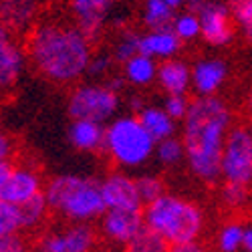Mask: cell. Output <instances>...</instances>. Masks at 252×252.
<instances>
[{
  "label": "cell",
  "mask_w": 252,
  "mask_h": 252,
  "mask_svg": "<svg viewBox=\"0 0 252 252\" xmlns=\"http://www.w3.org/2000/svg\"><path fill=\"white\" fill-rule=\"evenodd\" d=\"M167 252H210L208 246L200 240V242H188V244H176V246H170Z\"/></svg>",
  "instance_id": "37"
},
{
  "label": "cell",
  "mask_w": 252,
  "mask_h": 252,
  "mask_svg": "<svg viewBox=\"0 0 252 252\" xmlns=\"http://www.w3.org/2000/svg\"><path fill=\"white\" fill-rule=\"evenodd\" d=\"M163 2H165L167 6H172V8L178 12L180 8H184V6L188 4V0H163Z\"/></svg>",
  "instance_id": "41"
},
{
  "label": "cell",
  "mask_w": 252,
  "mask_h": 252,
  "mask_svg": "<svg viewBox=\"0 0 252 252\" xmlns=\"http://www.w3.org/2000/svg\"><path fill=\"white\" fill-rule=\"evenodd\" d=\"M180 49H182V40L176 36L172 27L161 31H145L143 34H139V53L154 61L163 63L176 59Z\"/></svg>",
  "instance_id": "18"
},
{
  "label": "cell",
  "mask_w": 252,
  "mask_h": 252,
  "mask_svg": "<svg viewBox=\"0 0 252 252\" xmlns=\"http://www.w3.org/2000/svg\"><path fill=\"white\" fill-rule=\"evenodd\" d=\"M167 250H170V244L148 226L123 248V252H167Z\"/></svg>",
  "instance_id": "30"
},
{
  "label": "cell",
  "mask_w": 252,
  "mask_h": 252,
  "mask_svg": "<svg viewBox=\"0 0 252 252\" xmlns=\"http://www.w3.org/2000/svg\"><path fill=\"white\" fill-rule=\"evenodd\" d=\"M206 2H208V0H188V6H190V10H196L202 4H206Z\"/></svg>",
  "instance_id": "42"
},
{
  "label": "cell",
  "mask_w": 252,
  "mask_h": 252,
  "mask_svg": "<svg viewBox=\"0 0 252 252\" xmlns=\"http://www.w3.org/2000/svg\"><path fill=\"white\" fill-rule=\"evenodd\" d=\"M220 182L252 188V125L246 121H236L226 137Z\"/></svg>",
  "instance_id": "7"
},
{
  "label": "cell",
  "mask_w": 252,
  "mask_h": 252,
  "mask_svg": "<svg viewBox=\"0 0 252 252\" xmlns=\"http://www.w3.org/2000/svg\"><path fill=\"white\" fill-rule=\"evenodd\" d=\"M10 167H12V161L10 163H0V192H2V188L6 184V178L10 174Z\"/></svg>",
  "instance_id": "40"
},
{
  "label": "cell",
  "mask_w": 252,
  "mask_h": 252,
  "mask_svg": "<svg viewBox=\"0 0 252 252\" xmlns=\"http://www.w3.org/2000/svg\"><path fill=\"white\" fill-rule=\"evenodd\" d=\"M158 85L161 91L172 97V95H182L188 97L192 89V67L190 63H186L184 59H170L159 63L158 67Z\"/></svg>",
  "instance_id": "17"
},
{
  "label": "cell",
  "mask_w": 252,
  "mask_h": 252,
  "mask_svg": "<svg viewBox=\"0 0 252 252\" xmlns=\"http://www.w3.org/2000/svg\"><path fill=\"white\" fill-rule=\"evenodd\" d=\"M248 123H250V121H248ZM250 125H252V123H250Z\"/></svg>",
  "instance_id": "44"
},
{
  "label": "cell",
  "mask_w": 252,
  "mask_h": 252,
  "mask_svg": "<svg viewBox=\"0 0 252 252\" xmlns=\"http://www.w3.org/2000/svg\"><path fill=\"white\" fill-rule=\"evenodd\" d=\"M145 226L159 234L170 246L200 242L206 232L204 208L180 194L165 192L156 202L143 208Z\"/></svg>",
  "instance_id": "4"
},
{
  "label": "cell",
  "mask_w": 252,
  "mask_h": 252,
  "mask_svg": "<svg viewBox=\"0 0 252 252\" xmlns=\"http://www.w3.org/2000/svg\"><path fill=\"white\" fill-rule=\"evenodd\" d=\"M246 252H252V222H246V228H244V248Z\"/></svg>",
  "instance_id": "39"
},
{
  "label": "cell",
  "mask_w": 252,
  "mask_h": 252,
  "mask_svg": "<svg viewBox=\"0 0 252 252\" xmlns=\"http://www.w3.org/2000/svg\"><path fill=\"white\" fill-rule=\"evenodd\" d=\"M236 123L234 111L222 97H192L182 121V143L190 174L208 186L220 182L226 137Z\"/></svg>",
  "instance_id": "2"
},
{
  "label": "cell",
  "mask_w": 252,
  "mask_h": 252,
  "mask_svg": "<svg viewBox=\"0 0 252 252\" xmlns=\"http://www.w3.org/2000/svg\"><path fill=\"white\" fill-rule=\"evenodd\" d=\"M228 8L232 14L236 32L252 45V0H228Z\"/></svg>",
  "instance_id": "25"
},
{
  "label": "cell",
  "mask_w": 252,
  "mask_h": 252,
  "mask_svg": "<svg viewBox=\"0 0 252 252\" xmlns=\"http://www.w3.org/2000/svg\"><path fill=\"white\" fill-rule=\"evenodd\" d=\"M20 222H23V234L31 236L36 234V238L49 228V220H51V208L45 200V194L34 198L32 202L20 206Z\"/></svg>",
  "instance_id": "21"
},
{
  "label": "cell",
  "mask_w": 252,
  "mask_h": 252,
  "mask_svg": "<svg viewBox=\"0 0 252 252\" xmlns=\"http://www.w3.org/2000/svg\"><path fill=\"white\" fill-rule=\"evenodd\" d=\"M158 141L143 127L137 115H119L105 125L103 154L115 170L127 172L143 167L156 156Z\"/></svg>",
  "instance_id": "5"
},
{
  "label": "cell",
  "mask_w": 252,
  "mask_h": 252,
  "mask_svg": "<svg viewBox=\"0 0 252 252\" xmlns=\"http://www.w3.org/2000/svg\"><path fill=\"white\" fill-rule=\"evenodd\" d=\"M244 111H246V115H248V121L252 123V83H250L246 95H244Z\"/></svg>",
  "instance_id": "38"
},
{
  "label": "cell",
  "mask_w": 252,
  "mask_h": 252,
  "mask_svg": "<svg viewBox=\"0 0 252 252\" xmlns=\"http://www.w3.org/2000/svg\"><path fill=\"white\" fill-rule=\"evenodd\" d=\"M190 97H182V95H172V97H165L161 107L165 109V113L170 115L174 121H184V117L188 115V109H190Z\"/></svg>",
  "instance_id": "34"
},
{
  "label": "cell",
  "mask_w": 252,
  "mask_h": 252,
  "mask_svg": "<svg viewBox=\"0 0 252 252\" xmlns=\"http://www.w3.org/2000/svg\"><path fill=\"white\" fill-rule=\"evenodd\" d=\"M176 10L172 6H167L163 0H143L141 6V23L145 31H161V29H170Z\"/></svg>",
  "instance_id": "23"
},
{
  "label": "cell",
  "mask_w": 252,
  "mask_h": 252,
  "mask_svg": "<svg viewBox=\"0 0 252 252\" xmlns=\"http://www.w3.org/2000/svg\"><path fill=\"white\" fill-rule=\"evenodd\" d=\"M40 10V0H0V18L14 38L27 36L36 27L43 18Z\"/></svg>",
  "instance_id": "14"
},
{
  "label": "cell",
  "mask_w": 252,
  "mask_h": 252,
  "mask_svg": "<svg viewBox=\"0 0 252 252\" xmlns=\"http://www.w3.org/2000/svg\"><path fill=\"white\" fill-rule=\"evenodd\" d=\"M29 246L31 244L25 234H12L0 238V252H27Z\"/></svg>",
  "instance_id": "35"
},
{
  "label": "cell",
  "mask_w": 252,
  "mask_h": 252,
  "mask_svg": "<svg viewBox=\"0 0 252 252\" xmlns=\"http://www.w3.org/2000/svg\"><path fill=\"white\" fill-rule=\"evenodd\" d=\"M27 252H49V250H47V248H43V246H40V244L36 242V244H31V246L27 248Z\"/></svg>",
  "instance_id": "43"
},
{
  "label": "cell",
  "mask_w": 252,
  "mask_h": 252,
  "mask_svg": "<svg viewBox=\"0 0 252 252\" xmlns=\"http://www.w3.org/2000/svg\"><path fill=\"white\" fill-rule=\"evenodd\" d=\"M196 14L200 18V29H202V40L210 47H228L236 38V27L232 14H230L228 4L216 2V0H208L206 4L196 8Z\"/></svg>",
  "instance_id": "10"
},
{
  "label": "cell",
  "mask_w": 252,
  "mask_h": 252,
  "mask_svg": "<svg viewBox=\"0 0 252 252\" xmlns=\"http://www.w3.org/2000/svg\"><path fill=\"white\" fill-rule=\"evenodd\" d=\"M67 139L71 143V148L83 154H97L103 152L105 143V125L95 123V121H71L67 129Z\"/></svg>",
  "instance_id": "19"
},
{
  "label": "cell",
  "mask_w": 252,
  "mask_h": 252,
  "mask_svg": "<svg viewBox=\"0 0 252 252\" xmlns=\"http://www.w3.org/2000/svg\"><path fill=\"white\" fill-rule=\"evenodd\" d=\"M228 81V63L220 57H204L192 65V89L196 97H216Z\"/></svg>",
  "instance_id": "15"
},
{
  "label": "cell",
  "mask_w": 252,
  "mask_h": 252,
  "mask_svg": "<svg viewBox=\"0 0 252 252\" xmlns=\"http://www.w3.org/2000/svg\"><path fill=\"white\" fill-rule=\"evenodd\" d=\"M115 65V61L111 57V53H93V59L89 63V69H87V77L91 79H103L111 73Z\"/></svg>",
  "instance_id": "33"
},
{
  "label": "cell",
  "mask_w": 252,
  "mask_h": 252,
  "mask_svg": "<svg viewBox=\"0 0 252 252\" xmlns=\"http://www.w3.org/2000/svg\"><path fill=\"white\" fill-rule=\"evenodd\" d=\"M121 95L105 83H77L67 97V113L73 121H95L107 125L117 117Z\"/></svg>",
  "instance_id": "6"
},
{
  "label": "cell",
  "mask_w": 252,
  "mask_h": 252,
  "mask_svg": "<svg viewBox=\"0 0 252 252\" xmlns=\"http://www.w3.org/2000/svg\"><path fill=\"white\" fill-rule=\"evenodd\" d=\"M23 234V222H20V210L0 200V238Z\"/></svg>",
  "instance_id": "32"
},
{
  "label": "cell",
  "mask_w": 252,
  "mask_h": 252,
  "mask_svg": "<svg viewBox=\"0 0 252 252\" xmlns=\"http://www.w3.org/2000/svg\"><path fill=\"white\" fill-rule=\"evenodd\" d=\"M244 228L246 222L238 218H228L222 222L214 236V246L218 252H238L244 248Z\"/></svg>",
  "instance_id": "24"
},
{
  "label": "cell",
  "mask_w": 252,
  "mask_h": 252,
  "mask_svg": "<svg viewBox=\"0 0 252 252\" xmlns=\"http://www.w3.org/2000/svg\"><path fill=\"white\" fill-rule=\"evenodd\" d=\"M99 184L107 210H133V212L143 210V200L137 190L135 176L121 170H113L105 174L103 180H99Z\"/></svg>",
  "instance_id": "12"
},
{
  "label": "cell",
  "mask_w": 252,
  "mask_h": 252,
  "mask_svg": "<svg viewBox=\"0 0 252 252\" xmlns=\"http://www.w3.org/2000/svg\"><path fill=\"white\" fill-rule=\"evenodd\" d=\"M47 180L32 161H12L6 184L0 192V200L10 206H25L45 194Z\"/></svg>",
  "instance_id": "9"
},
{
  "label": "cell",
  "mask_w": 252,
  "mask_h": 252,
  "mask_svg": "<svg viewBox=\"0 0 252 252\" xmlns=\"http://www.w3.org/2000/svg\"><path fill=\"white\" fill-rule=\"evenodd\" d=\"M137 119L141 121V125L150 131V135L158 143L163 141V139L176 137L178 121H174L170 115H167L163 107H158V105H145V107L137 113Z\"/></svg>",
  "instance_id": "20"
},
{
  "label": "cell",
  "mask_w": 252,
  "mask_h": 252,
  "mask_svg": "<svg viewBox=\"0 0 252 252\" xmlns=\"http://www.w3.org/2000/svg\"><path fill=\"white\" fill-rule=\"evenodd\" d=\"M25 47L16 38H8L0 43V95L12 91L27 69Z\"/></svg>",
  "instance_id": "16"
},
{
  "label": "cell",
  "mask_w": 252,
  "mask_h": 252,
  "mask_svg": "<svg viewBox=\"0 0 252 252\" xmlns=\"http://www.w3.org/2000/svg\"><path fill=\"white\" fill-rule=\"evenodd\" d=\"M36 242L49 252H99L103 240L97 224L61 222L57 226H49Z\"/></svg>",
  "instance_id": "8"
},
{
  "label": "cell",
  "mask_w": 252,
  "mask_h": 252,
  "mask_svg": "<svg viewBox=\"0 0 252 252\" xmlns=\"http://www.w3.org/2000/svg\"><path fill=\"white\" fill-rule=\"evenodd\" d=\"M172 31L176 32V36L182 43H192V40L202 36V29H200V18L196 14V10H182L176 14L174 23H172Z\"/></svg>",
  "instance_id": "27"
},
{
  "label": "cell",
  "mask_w": 252,
  "mask_h": 252,
  "mask_svg": "<svg viewBox=\"0 0 252 252\" xmlns=\"http://www.w3.org/2000/svg\"><path fill=\"white\" fill-rule=\"evenodd\" d=\"M218 198H220V204L228 210V212H238V210L248 206V202L252 198V188L220 182V194H218Z\"/></svg>",
  "instance_id": "26"
},
{
  "label": "cell",
  "mask_w": 252,
  "mask_h": 252,
  "mask_svg": "<svg viewBox=\"0 0 252 252\" xmlns=\"http://www.w3.org/2000/svg\"><path fill=\"white\" fill-rule=\"evenodd\" d=\"M139 55V34L133 31H121L111 47V57L115 63L123 67L127 61Z\"/></svg>",
  "instance_id": "29"
},
{
  "label": "cell",
  "mask_w": 252,
  "mask_h": 252,
  "mask_svg": "<svg viewBox=\"0 0 252 252\" xmlns=\"http://www.w3.org/2000/svg\"><path fill=\"white\" fill-rule=\"evenodd\" d=\"M93 40L73 20L40 18L25 36V53L32 69L55 85H77L93 59Z\"/></svg>",
  "instance_id": "1"
},
{
  "label": "cell",
  "mask_w": 252,
  "mask_h": 252,
  "mask_svg": "<svg viewBox=\"0 0 252 252\" xmlns=\"http://www.w3.org/2000/svg\"><path fill=\"white\" fill-rule=\"evenodd\" d=\"M159 165L163 167H178L186 161V152H184V143L180 137H170L163 139L156 145V156Z\"/></svg>",
  "instance_id": "28"
},
{
  "label": "cell",
  "mask_w": 252,
  "mask_h": 252,
  "mask_svg": "<svg viewBox=\"0 0 252 252\" xmlns=\"http://www.w3.org/2000/svg\"><path fill=\"white\" fill-rule=\"evenodd\" d=\"M137 180V190H139V196L143 200V208L156 202L158 198H161L167 190H165V184L159 176L156 174H141V176H135Z\"/></svg>",
  "instance_id": "31"
},
{
  "label": "cell",
  "mask_w": 252,
  "mask_h": 252,
  "mask_svg": "<svg viewBox=\"0 0 252 252\" xmlns=\"http://www.w3.org/2000/svg\"><path fill=\"white\" fill-rule=\"evenodd\" d=\"M158 67H159L158 61L139 53L123 65V79L131 87H139V89L150 87L154 83H158Z\"/></svg>",
  "instance_id": "22"
},
{
  "label": "cell",
  "mask_w": 252,
  "mask_h": 252,
  "mask_svg": "<svg viewBox=\"0 0 252 252\" xmlns=\"http://www.w3.org/2000/svg\"><path fill=\"white\" fill-rule=\"evenodd\" d=\"M117 4L119 0H69L71 20L97 43Z\"/></svg>",
  "instance_id": "13"
},
{
  "label": "cell",
  "mask_w": 252,
  "mask_h": 252,
  "mask_svg": "<svg viewBox=\"0 0 252 252\" xmlns=\"http://www.w3.org/2000/svg\"><path fill=\"white\" fill-rule=\"evenodd\" d=\"M45 200L51 214L61 222L95 224L107 212L101 184L91 176L59 174L49 178L45 186Z\"/></svg>",
  "instance_id": "3"
},
{
  "label": "cell",
  "mask_w": 252,
  "mask_h": 252,
  "mask_svg": "<svg viewBox=\"0 0 252 252\" xmlns=\"http://www.w3.org/2000/svg\"><path fill=\"white\" fill-rule=\"evenodd\" d=\"M16 156V141L10 133L0 129V163H10Z\"/></svg>",
  "instance_id": "36"
},
{
  "label": "cell",
  "mask_w": 252,
  "mask_h": 252,
  "mask_svg": "<svg viewBox=\"0 0 252 252\" xmlns=\"http://www.w3.org/2000/svg\"><path fill=\"white\" fill-rule=\"evenodd\" d=\"M143 228H145L143 210L141 212H133V210H107L103 218L97 222L101 240H105L115 248H125Z\"/></svg>",
  "instance_id": "11"
}]
</instances>
